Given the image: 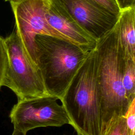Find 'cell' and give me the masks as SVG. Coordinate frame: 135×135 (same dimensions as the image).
<instances>
[{"label":"cell","mask_w":135,"mask_h":135,"mask_svg":"<svg viewBox=\"0 0 135 135\" xmlns=\"http://www.w3.org/2000/svg\"><path fill=\"white\" fill-rule=\"evenodd\" d=\"M94 50L102 135L112 118L116 115L124 116L130 104L122 84L125 55L119 40L118 22L110 32L97 41Z\"/></svg>","instance_id":"6da1fadb"},{"label":"cell","mask_w":135,"mask_h":135,"mask_svg":"<svg viewBox=\"0 0 135 135\" xmlns=\"http://www.w3.org/2000/svg\"><path fill=\"white\" fill-rule=\"evenodd\" d=\"M78 135H102L100 94L94 49L90 51L60 99Z\"/></svg>","instance_id":"7a4b0ae2"},{"label":"cell","mask_w":135,"mask_h":135,"mask_svg":"<svg viewBox=\"0 0 135 135\" xmlns=\"http://www.w3.org/2000/svg\"><path fill=\"white\" fill-rule=\"evenodd\" d=\"M35 42L36 65L46 92L60 100L90 51L52 36L38 35Z\"/></svg>","instance_id":"3957f363"},{"label":"cell","mask_w":135,"mask_h":135,"mask_svg":"<svg viewBox=\"0 0 135 135\" xmlns=\"http://www.w3.org/2000/svg\"><path fill=\"white\" fill-rule=\"evenodd\" d=\"M4 41L8 66L4 86L14 92L18 99L49 95L37 65L27 54L15 30Z\"/></svg>","instance_id":"277c9868"},{"label":"cell","mask_w":135,"mask_h":135,"mask_svg":"<svg viewBox=\"0 0 135 135\" xmlns=\"http://www.w3.org/2000/svg\"><path fill=\"white\" fill-rule=\"evenodd\" d=\"M57 100L50 95L18 99L9 114L14 130L26 133L36 128L70 124L64 108Z\"/></svg>","instance_id":"5b68a950"},{"label":"cell","mask_w":135,"mask_h":135,"mask_svg":"<svg viewBox=\"0 0 135 135\" xmlns=\"http://www.w3.org/2000/svg\"><path fill=\"white\" fill-rule=\"evenodd\" d=\"M9 2L15 20V31L36 65L35 39L37 35L52 36L68 41L46 20V13L50 0H11Z\"/></svg>","instance_id":"8992f818"},{"label":"cell","mask_w":135,"mask_h":135,"mask_svg":"<svg viewBox=\"0 0 135 135\" xmlns=\"http://www.w3.org/2000/svg\"><path fill=\"white\" fill-rule=\"evenodd\" d=\"M96 40L110 32L119 17L92 0H54Z\"/></svg>","instance_id":"52a82bcc"},{"label":"cell","mask_w":135,"mask_h":135,"mask_svg":"<svg viewBox=\"0 0 135 135\" xmlns=\"http://www.w3.org/2000/svg\"><path fill=\"white\" fill-rule=\"evenodd\" d=\"M46 18L48 23L69 41L89 51L95 48L97 40L90 36L54 0H50Z\"/></svg>","instance_id":"ba28073f"},{"label":"cell","mask_w":135,"mask_h":135,"mask_svg":"<svg viewBox=\"0 0 135 135\" xmlns=\"http://www.w3.org/2000/svg\"><path fill=\"white\" fill-rule=\"evenodd\" d=\"M118 24L119 40L125 57L135 61V7L121 11Z\"/></svg>","instance_id":"9c48e42d"},{"label":"cell","mask_w":135,"mask_h":135,"mask_svg":"<svg viewBox=\"0 0 135 135\" xmlns=\"http://www.w3.org/2000/svg\"><path fill=\"white\" fill-rule=\"evenodd\" d=\"M122 84L126 97L131 103L135 99V61L125 57Z\"/></svg>","instance_id":"30bf717a"},{"label":"cell","mask_w":135,"mask_h":135,"mask_svg":"<svg viewBox=\"0 0 135 135\" xmlns=\"http://www.w3.org/2000/svg\"><path fill=\"white\" fill-rule=\"evenodd\" d=\"M102 135H131L124 116L113 117Z\"/></svg>","instance_id":"8fae6325"},{"label":"cell","mask_w":135,"mask_h":135,"mask_svg":"<svg viewBox=\"0 0 135 135\" xmlns=\"http://www.w3.org/2000/svg\"><path fill=\"white\" fill-rule=\"evenodd\" d=\"M8 66V55L4 38L0 36V89L4 82Z\"/></svg>","instance_id":"7c38bea8"},{"label":"cell","mask_w":135,"mask_h":135,"mask_svg":"<svg viewBox=\"0 0 135 135\" xmlns=\"http://www.w3.org/2000/svg\"><path fill=\"white\" fill-rule=\"evenodd\" d=\"M124 117L131 135H135V99L130 103Z\"/></svg>","instance_id":"4fadbf2b"},{"label":"cell","mask_w":135,"mask_h":135,"mask_svg":"<svg viewBox=\"0 0 135 135\" xmlns=\"http://www.w3.org/2000/svg\"><path fill=\"white\" fill-rule=\"evenodd\" d=\"M110 13L119 16L121 11L114 0H92Z\"/></svg>","instance_id":"5bb4252c"},{"label":"cell","mask_w":135,"mask_h":135,"mask_svg":"<svg viewBox=\"0 0 135 135\" xmlns=\"http://www.w3.org/2000/svg\"><path fill=\"white\" fill-rule=\"evenodd\" d=\"M120 11L135 7V0H114Z\"/></svg>","instance_id":"9a60e30c"},{"label":"cell","mask_w":135,"mask_h":135,"mask_svg":"<svg viewBox=\"0 0 135 135\" xmlns=\"http://www.w3.org/2000/svg\"><path fill=\"white\" fill-rule=\"evenodd\" d=\"M12 135H26V133L14 130Z\"/></svg>","instance_id":"2e32d148"},{"label":"cell","mask_w":135,"mask_h":135,"mask_svg":"<svg viewBox=\"0 0 135 135\" xmlns=\"http://www.w3.org/2000/svg\"><path fill=\"white\" fill-rule=\"evenodd\" d=\"M5 1H6V2H10L11 0H4Z\"/></svg>","instance_id":"e0dca14e"}]
</instances>
